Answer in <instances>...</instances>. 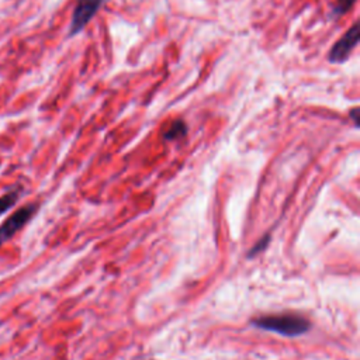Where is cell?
<instances>
[{
	"label": "cell",
	"mask_w": 360,
	"mask_h": 360,
	"mask_svg": "<svg viewBox=\"0 0 360 360\" xmlns=\"http://www.w3.org/2000/svg\"><path fill=\"white\" fill-rule=\"evenodd\" d=\"M187 131H188V127L186 124V121L183 120H174L169 127L167 129L163 132V139L165 141H177V139H181L187 135Z\"/></svg>",
	"instance_id": "obj_5"
},
{
	"label": "cell",
	"mask_w": 360,
	"mask_h": 360,
	"mask_svg": "<svg viewBox=\"0 0 360 360\" xmlns=\"http://www.w3.org/2000/svg\"><path fill=\"white\" fill-rule=\"evenodd\" d=\"M269 242H270V233H264V235L252 246V249H250L249 253H248V257H255L256 255H259L260 252H263V250L269 246Z\"/></svg>",
	"instance_id": "obj_8"
},
{
	"label": "cell",
	"mask_w": 360,
	"mask_h": 360,
	"mask_svg": "<svg viewBox=\"0 0 360 360\" xmlns=\"http://www.w3.org/2000/svg\"><path fill=\"white\" fill-rule=\"evenodd\" d=\"M38 205L37 204H28L21 208H18L15 212H13L1 225H0V246L11 239L17 231H20L37 212Z\"/></svg>",
	"instance_id": "obj_4"
},
{
	"label": "cell",
	"mask_w": 360,
	"mask_h": 360,
	"mask_svg": "<svg viewBox=\"0 0 360 360\" xmlns=\"http://www.w3.org/2000/svg\"><path fill=\"white\" fill-rule=\"evenodd\" d=\"M250 325L257 329H263V330L273 332L287 338L301 336L312 328V323L308 318L294 312L260 315V316L252 318Z\"/></svg>",
	"instance_id": "obj_1"
},
{
	"label": "cell",
	"mask_w": 360,
	"mask_h": 360,
	"mask_svg": "<svg viewBox=\"0 0 360 360\" xmlns=\"http://www.w3.org/2000/svg\"><path fill=\"white\" fill-rule=\"evenodd\" d=\"M105 1L107 0H77L72 13L68 35L75 37L82 32Z\"/></svg>",
	"instance_id": "obj_3"
},
{
	"label": "cell",
	"mask_w": 360,
	"mask_h": 360,
	"mask_svg": "<svg viewBox=\"0 0 360 360\" xmlns=\"http://www.w3.org/2000/svg\"><path fill=\"white\" fill-rule=\"evenodd\" d=\"M359 37H360V32H359V22H353L349 30L330 46L328 55H326V59L329 63L332 65H342L345 63L352 52L356 49L357 44H359Z\"/></svg>",
	"instance_id": "obj_2"
},
{
	"label": "cell",
	"mask_w": 360,
	"mask_h": 360,
	"mask_svg": "<svg viewBox=\"0 0 360 360\" xmlns=\"http://www.w3.org/2000/svg\"><path fill=\"white\" fill-rule=\"evenodd\" d=\"M356 3V0H335L330 6V14L333 18H340L345 15Z\"/></svg>",
	"instance_id": "obj_7"
},
{
	"label": "cell",
	"mask_w": 360,
	"mask_h": 360,
	"mask_svg": "<svg viewBox=\"0 0 360 360\" xmlns=\"http://www.w3.org/2000/svg\"><path fill=\"white\" fill-rule=\"evenodd\" d=\"M349 115L352 117V120H353V124H354V127L357 128V127H359V108H357V107H354L353 110H350Z\"/></svg>",
	"instance_id": "obj_9"
},
{
	"label": "cell",
	"mask_w": 360,
	"mask_h": 360,
	"mask_svg": "<svg viewBox=\"0 0 360 360\" xmlns=\"http://www.w3.org/2000/svg\"><path fill=\"white\" fill-rule=\"evenodd\" d=\"M21 191H22L21 187H14L0 197V215H3L7 210H10L11 207L15 205Z\"/></svg>",
	"instance_id": "obj_6"
}]
</instances>
